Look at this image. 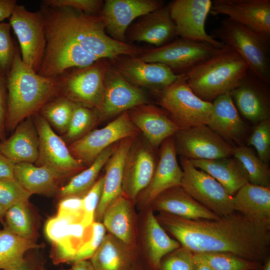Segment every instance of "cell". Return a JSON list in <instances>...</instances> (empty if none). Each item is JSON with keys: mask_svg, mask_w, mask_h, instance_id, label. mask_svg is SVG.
I'll return each instance as SVG.
<instances>
[{"mask_svg": "<svg viewBox=\"0 0 270 270\" xmlns=\"http://www.w3.org/2000/svg\"><path fill=\"white\" fill-rule=\"evenodd\" d=\"M156 218L181 246L194 254L228 252L262 264L270 257V222L236 211L216 220H188L166 212Z\"/></svg>", "mask_w": 270, "mask_h": 270, "instance_id": "cell-1", "label": "cell"}, {"mask_svg": "<svg viewBox=\"0 0 270 270\" xmlns=\"http://www.w3.org/2000/svg\"><path fill=\"white\" fill-rule=\"evenodd\" d=\"M45 24L76 42L85 52L100 59H116L122 56L134 57L140 50L106 34L98 16H92L68 7L53 8L42 4L40 9Z\"/></svg>", "mask_w": 270, "mask_h": 270, "instance_id": "cell-2", "label": "cell"}, {"mask_svg": "<svg viewBox=\"0 0 270 270\" xmlns=\"http://www.w3.org/2000/svg\"><path fill=\"white\" fill-rule=\"evenodd\" d=\"M6 132L14 130L20 122L38 113L46 102L60 96L58 76L47 78L35 72L23 62L18 47L6 76Z\"/></svg>", "mask_w": 270, "mask_h": 270, "instance_id": "cell-3", "label": "cell"}, {"mask_svg": "<svg viewBox=\"0 0 270 270\" xmlns=\"http://www.w3.org/2000/svg\"><path fill=\"white\" fill-rule=\"evenodd\" d=\"M248 70V65L239 54L225 45L186 74L185 78L197 96L212 102L217 97L237 86Z\"/></svg>", "mask_w": 270, "mask_h": 270, "instance_id": "cell-4", "label": "cell"}, {"mask_svg": "<svg viewBox=\"0 0 270 270\" xmlns=\"http://www.w3.org/2000/svg\"><path fill=\"white\" fill-rule=\"evenodd\" d=\"M212 36L236 50L250 71L270 83V39L228 18L221 22Z\"/></svg>", "mask_w": 270, "mask_h": 270, "instance_id": "cell-5", "label": "cell"}, {"mask_svg": "<svg viewBox=\"0 0 270 270\" xmlns=\"http://www.w3.org/2000/svg\"><path fill=\"white\" fill-rule=\"evenodd\" d=\"M157 92L160 104L181 128L208 125L212 110V103L202 100L194 92L185 74Z\"/></svg>", "mask_w": 270, "mask_h": 270, "instance_id": "cell-6", "label": "cell"}, {"mask_svg": "<svg viewBox=\"0 0 270 270\" xmlns=\"http://www.w3.org/2000/svg\"><path fill=\"white\" fill-rule=\"evenodd\" d=\"M46 46L38 72L43 76L56 78L69 70L86 67L100 60L86 52L76 42L46 25Z\"/></svg>", "mask_w": 270, "mask_h": 270, "instance_id": "cell-7", "label": "cell"}, {"mask_svg": "<svg viewBox=\"0 0 270 270\" xmlns=\"http://www.w3.org/2000/svg\"><path fill=\"white\" fill-rule=\"evenodd\" d=\"M100 59L82 68H72L59 76L60 92L76 104L100 109L104 92V77L108 68Z\"/></svg>", "mask_w": 270, "mask_h": 270, "instance_id": "cell-8", "label": "cell"}, {"mask_svg": "<svg viewBox=\"0 0 270 270\" xmlns=\"http://www.w3.org/2000/svg\"><path fill=\"white\" fill-rule=\"evenodd\" d=\"M9 23L18 40L23 62L38 72L46 46V25L44 14L40 10H28L23 5L16 4Z\"/></svg>", "mask_w": 270, "mask_h": 270, "instance_id": "cell-9", "label": "cell"}, {"mask_svg": "<svg viewBox=\"0 0 270 270\" xmlns=\"http://www.w3.org/2000/svg\"><path fill=\"white\" fill-rule=\"evenodd\" d=\"M220 48L201 42L180 38L148 50L138 58L148 62L162 64L178 75H184L204 62Z\"/></svg>", "mask_w": 270, "mask_h": 270, "instance_id": "cell-10", "label": "cell"}, {"mask_svg": "<svg viewBox=\"0 0 270 270\" xmlns=\"http://www.w3.org/2000/svg\"><path fill=\"white\" fill-rule=\"evenodd\" d=\"M183 176L180 186L194 200L220 216L234 212L233 196L205 172L194 167L190 160L181 157Z\"/></svg>", "mask_w": 270, "mask_h": 270, "instance_id": "cell-11", "label": "cell"}, {"mask_svg": "<svg viewBox=\"0 0 270 270\" xmlns=\"http://www.w3.org/2000/svg\"><path fill=\"white\" fill-rule=\"evenodd\" d=\"M33 118L39 139L36 165L50 168L60 178L83 169L84 164L72 156L65 141L45 118L39 112Z\"/></svg>", "mask_w": 270, "mask_h": 270, "instance_id": "cell-12", "label": "cell"}, {"mask_svg": "<svg viewBox=\"0 0 270 270\" xmlns=\"http://www.w3.org/2000/svg\"><path fill=\"white\" fill-rule=\"evenodd\" d=\"M136 127L127 112L101 128L89 132L70 144L71 154L83 164L90 165L106 148L135 134Z\"/></svg>", "mask_w": 270, "mask_h": 270, "instance_id": "cell-13", "label": "cell"}, {"mask_svg": "<svg viewBox=\"0 0 270 270\" xmlns=\"http://www.w3.org/2000/svg\"><path fill=\"white\" fill-rule=\"evenodd\" d=\"M174 135L176 154L190 160L232 156L235 148L208 125L182 128Z\"/></svg>", "mask_w": 270, "mask_h": 270, "instance_id": "cell-14", "label": "cell"}, {"mask_svg": "<svg viewBox=\"0 0 270 270\" xmlns=\"http://www.w3.org/2000/svg\"><path fill=\"white\" fill-rule=\"evenodd\" d=\"M212 5L210 0H174L168 6L174 24L176 36L181 38L208 42L216 48L225 44L209 35L205 24Z\"/></svg>", "mask_w": 270, "mask_h": 270, "instance_id": "cell-15", "label": "cell"}, {"mask_svg": "<svg viewBox=\"0 0 270 270\" xmlns=\"http://www.w3.org/2000/svg\"><path fill=\"white\" fill-rule=\"evenodd\" d=\"M210 14L227 16L270 40V0H214Z\"/></svg>", "mask_w": 270, "mask_h": 270, "instance_id": "cell-16", "label": "cell"}, {"mask_svg": "<svg viewBox=\"0 0 270 270\" xmlns=\"http://www.w3.org/2000/svg\"><path fill=\"white\" fill-rule=\"evenodd\" d=\"M269 84L248 70L240 84L230 92L238 112L246 120L258 124L270 119Z\"/></svg>", "mask_w": 270, "mask_h": 270, "instance_id": "cell-17", "label": "cell"}, {"mask_svg": "<svg viewBox=\"0 0 270 270\" xmlns=\"http://www.w3.org/2000/svg\"><path fill=\"white\" fill-rule=\"evenodd\" d=\"M164 6L158 0H106L99 16L111 38L124 42L126 30L136 18Z\"/></svg>", "mask_w": 270, "mask_h": 270, "instance_id": "cell-18", "label": "cell"}, {"mask_svg": "<svg viewBox=\"0 0 270 270\" xmlns=\"http://www.w3.org/2000/svg\"><path fill=\"white\" fill-rule=\"evenodd\" d=\"M182 176L176 158L174 140L168 138L162 142L160 160L150 182L138 196L140 205L143 208L150 206L164 191L180 186Z\"/></svg>", "mask_w": 270, "mask_h": 270, "instance_id": "cell-19", "label": "cell"}, {"mask_svg": "<svg viewBox=\"0 0 270 270\" xmlns=\"http://www.w3.org/2000/svg\"><path fill=\"white\" fill-rule=\"evenodd\" d=\"M147 102L144 92L128 82L116 68L108 66L104 92L100 111L106 116L122 113Z\"/></svg>", "mask_w": 270, "mask_h": 270, "instance_id": "cell-20", "label": "cell"}, {"mask_svg": "<svg viewBox=\"0 0 270 270\" xmlns=\"http://www.w3.org/2000/svg\"><path fill=\"white\" fill-rule=\"evenodd\" d=\"M154 154L142 144H132L124 170L122 194L136 198L150 182L156 168Z\"/></svg>", "mask_w": 270, "mask_h": 270, "instance_id": "cell-21", "label": "cell"}, {"mask_svg": "<svg viewBox=\"0 0 270 270\" xmlns=\"http://www.w3.org/2000/svg\"><path fill=\"white\" fill-rule=\"evenodd\" d=\"M116 70L130 83L161 90L183 75H178L166 66L131 57L118 62Z\"/></svg>", "mask_w": 270, "mask_h": 270, "instance_id": "cell-22", "label": "cell"}, {"mask_svg": "<svg viewBox=\"0 0 270 270\" xmlns=\"http://www.w3.org/2000/svg\"><path fill=\"white\" fill-rule=\"evenodd\" d=\"M132 144V138L120 140L105 164L102 192L94 221L100 222L106 210L122 194L124 166Z\"/></svg>", "mask_w": 270, "mask_h": 270, "instance_id": "cell-23", "label": "cell"}, {"mask_svg": "<svg viewBox=\"0 0 270 270\" xmlns=\"http://www.w3.org/2000/svg\"><path fill=\"white\" fill-rule=\"evenodd\" d=\"M150 206L152 210L188 220H216L220 217L197 202L180 186L164 191Z\"/></svg>", "mask_w": 270, "mask_h": 270, "instance_id": "cell-24", "label": "cell"}, {"mask_svg": "<svg viewBox=\"0 0 270 270\" xmlns=\"http://www.w3.org/2000/svg\"><path fill=\"white\" fill-rule=\"evenodd\" d=\"M140 18L132 28L130 38L132 40L146 42L157 48L171 42L176 36L168 6Z\"/></svg>", "mask_w": 270, "mask_h": 270, "instance_id": "cell-25", "label": "cell"}, {"mask_svg": "<svg viewBox=\"0 0 270 270\" xmlns=\"http://www.w3.org/2000/svg\"><path fill=\"white\" fill-rule=\"evenodd\" d=\"M0 150L15 164L36 162L39 139L33 116L20 122L12 135L0 142Z\"/></svg>", "mask_w": 270, "mask_h": 270, "instance_id": "cell-26", "label": "cell"}, {"mask_svg": "<svg viewBox=\"0 0 270 270\" xmlns=\"http://www.w3.org/2000/svg\"><path fill=\"white\" fill-rule=\"evenodd\" d=\"M208 126L227 142H240L246 132V126L240 116L230 92L214 99Z\"/></svg>", "mask_w": 270, "mask_h": 270, "instance_id": "cell-27", "label": "cell"}, {"mask_svg": "<svg viewBox=\"0 0 270 270\" xmlns=\"http://www.w3.org/2000/svg\"><path fill=\"white\" fill-rule=\"evenodd\" d=\"M129 116L134 126L142 132L150 145L155 148L182 129L154 107H141Z\"/></svg>", "mask_w": 270, "mask_h": 270, "instance_id": "cell-28", "label": "cell"}, {"mask_svg": "<svg viewBox=\"0 0 270 270\" xmlns=\"http://www.w3.org/2000/svg\"><path fill=\"white\" fill-rule=\"evenodd\" d=\"M190 161L194 167L205 172L220 183L232 196L248 182L242 167L234 157Z\"/></svg>", "mask_w": 270, "mask_h": 270, "instance_id": "cell-29", "label": "cell"}, {"mask_svg": "<svg viewBox=\"0 0 270 270\" xmlns=\"http://www.w3.org/2000/svg\"><path fill=\"white\" fill-rule=\"evenodd\" d=\"M234 211L253 219L270 222V187L245 184L233 196Z\"/></svg>", "mask_w": 270, "mask_h": 270, "instance_id": "cell-30", "label": "cell"}, {"mask_svg": "<svg viewBox=\"0 0 270 270\" xmlns=\"http://www.w3.org/2000/svg\"><path fill=\"white\" fill-rule=\"evenodd\" d=\"M15 179L28 192L32 194L50 195L58 189L60 178L50 168L32 163L15 164Z\"/></svg>", "mask_w": 270, "mask_h": 270, "instance_id": "cell-31", "label": "cell"}, {"mask_svg": "<svg viewBox=\"0 0 270 270\" xmlns=\"http://www.w3.org/2000/svg\"><path fill=\"white\" fill-rule=\"evenodd\" d=\"M145 220L144 241L148 258L152 267L158 270L162 260L181 245L166 234L152 208Z\"/></svg>", "mask_w": 270, "mask_h": 270, "instance_id": "cell-32", "label": "cell"}, {"mask_svg": "<svg viewBox=\"0 0 270 270\" xmlns=\"http://www.w3.org/2000/svg\"><path fill=\"white\" fill-rule=\"evenodd\" d=\"M102 220L109 234L128 246L131 244L134 220L130 199L122 194L106 210Z\"/></svg>", "mask_w": 270, "mask_h": 270, "instance_id": "cell-33", "label": "cell"}, {"mask_svg": "<svg viewBox=\"0 0 270 270\" xmlns=\"http://www.w3.org/2000/svg\"><path fill=\"white\" fill-rule=\"evenodd\" d=\"M128 245L110 234L90 258L95 270H128L132 256Z\"/></svg>", "mask_w": 270, "mask_h": 270, "instance_id": "cell-34", "label": "cell"}, {"mask_svg": "<svg viewBox=\"0 0 270 270\" xmlns=\"http://www.w3.org/2000/svg\"><path fill=\"white\" fill-rule=\"evenodd\" d=\"M36 245L31 238L20 236L4 226L0 228V270H11L24 262L26 252Z\"/></svg>", "mask_w": 270, "mask_h": 270, "instance_id": "cell-35", "label": "cell"}, {"mask_svg": "<svg viewBox=\"0 0 270 270\" xmlns=\"http://www.w3.org/2000/svg\"><path fill=\"white\" fill-rule=\"evenodd\" d=\"M117 144H112L104 150L87 168L74 176L60 190V195L63 198L80 196L86 194L97 180L98 175L114 150Z\"/></svg>", "mask_w": 270, "mask_h": 270, "instance_id": "cell-36", "label": "cell"}, {"mask_svg": "<svg viewBox=\"0 0 270 270\" xmlns=\"http://www.w3.org/2000/svg\"><path fill=\"white\" fill-rule=\"evenodd\" d=\"M232 156L242 167L248 182L270 187V169L250 147L240 146L235 147Z\"/></svg>", "mask_w": 270, "mask_h": 270, "instance_id": "cell-37", "label": "cell"}, {"mask_svg": "<svg viewBox=\"0 0 270 270\" xmlns=\"http://www.w3.org/2000/svg\"><path fill=\"white\" fill-rule=\"evenodd\" d=\"M76 103L59 96L46 102L40 114L60 134H64L68 127Z\"/></svg>", "mask_w": 270, "mask_h": 270, "instance_id": "cell-38", "label": "cell"}, {"mask_svg": "<svg viewBox=\"0 0 270 270\" xmlns=\"http://www.w3.org/2000/svg\"><path fill=\"white\" fill-rule=\"evenodd\" d=\"M194 256L214 270H260L262 265L228 252L198 253Z\"/></svg>", "mask_w": 270, "mask_h": 270, "instance_id": "cell-39", "label": "cell"}, {"mask_svg": "<svg viewBox=\"0 0 270 270\" xmlns=\"http://www.w3.org/2000/svg\"><path fill=\"white\" fill-rule=\"evenodd\" d=\"M28 201L20 202L7 210L4 215L6 226L16 234L31 238L32 225Z\"/></svg>", "mask_w": 270, "mask_h": 270, "instance_id": "cell-40", "label": "cell"}, {"mask_svg": "<svg viewBox=\"0 0 270 270\" xmlns=\"http://www.w3.org/2000/svg\"><path fill=\"white\" fill-rule=\"evenodd\" d=\"M94 114L90 108L76 104L64 140L72 142L86 134L94 120Z\"/></svg>", "mask_w": 270, "mask_h": 270, "instance_id": "cell-41", "label": "cell"}, {"mask_svg": "<svg viewBox=\"0 0 270 270\" xmlns=\"http://www.w3.org/2000/svg\"><path fill=\"white\" fill-rule=\"evenodd\" d=\"M9 22L0 23V74L6 77L12 66L18 46L10 34Z\"/></svg>", "mask_w": 270, "mask_h": 270, "instance_id": "cell-42", "label": "cell"}, {"mask_svg": "<svg viewBox=\"0 0 270 270\" xmlns=\"http://www.w3.org/2000/svg\"><path fill=\"white\" fill-rule=\"evenodd\" d=\"M247 144L248 146H254L259 158L268 164L270 160V119L257 124L248 138Z\"/></svg>", "mask_w": 270, "mask_h": 270, "instance_id": "cell-43", "label": "cell"}, {"mask_svg": "<svg viewBox=\"0 0 270 270\" xmlns=\"http://www.w3.org/2000/svg\"><path fill=\"white\" fill-rule=\"evenodd\" d=\"M32 195L16 179L0 180V205L6 212L20 202L28 200Z\"/></svg>", "mask_w": 270, "mask_h": 270, "instance_id": "cell-44", "label": "cell"}, {"mask_svg": "<svg viewBox=\"0 0 270 270\" xmlns=\"http://www.w3.org/2000/svg\"><path fill=\"white\" fill-rule=\"evenodd\" d=\"M104 185V176L100 177L82 197V215L81 222L89 227L94 222L95 214L100 204Z\"/></svg>", "mask_w": 270, "mask_h": 270, "instance_id": "cell-45", "label": "cell"}, {"mask_svg": "<svg viewBox=\"0 0 270 270\" xmlns=\"http://www.w3.org/2000/svg\"><path fill=\"white\" fill-rule=\"evenodd\" d=\"M106 230L102 223L94 221L90 226V234L74 256L72 262L90 258L96 251L105 236Z\"/></svg>", "mask_w": 270, "mask_h": 270, "instance_id": "cell-46", "label": "cell"}, {"mask_svg": "<svg viewBox=\"0 0 270 270\" xmlns=\"http://www.w3.org/2000/svg\"><path fill=\"white\" fill-rule=\"evenodd\" d=\"M194 253L181 246L166 256L160 262L159 270H194Z\"/></svg>", "mask_w": 270, "mask_h": 270, "instance_id": "cell-47", "label": "cell"}, {"mask_svg": "<svg viewBox=\"0 0 270 270\" xmlns=\"http://www.w3.org/2000/svg\"><path fill=\"white\" fill-rule=\"evenodd\" d=\"M42 4L50 7H68L88 14L96 16L103 2L100 0H44Z\"/></svg>", "mask_w": 270, "mask_h": 270, "instance_id": "cell-48", "label": "cell"}, {"mask_svg": "<svg viewBox=\"0 0 270 270\" xmlns=\"http://www.w3.org/2000/svg\"><path fill=\"white\" fill-rule=\"evenodd\" d=\"M78 220H81L56 216L47 221L45 226L46 234L54 244H58L66 236L70 224Z\"/></svg>", "mask_w": 270, "mask_h": 270, "instance_id": "cell-49", "label": "cell"}, {"mask_svg": "<svg viewBox=\"0 0 270 270\" xmlns=\"http://www.w3.org/2000/svg\"><path fill=\"white\" fill-rule=\"evenodd\" d=\"M82 197L67 196L60 202L57 216L82 220Z\"/></svg>", "mask_w": 270, "mask_h": 270, "instance_id": "cell-50", "label": "cell"}, {"mask_svg": "<svg viewBox=\"0 0 270 270\" xmlns=\"http://www.w3.org/2000/svg\"><path fill=\"white\" fill-rule=\"evenodd\" d=\"M8 107L6 77L0 74V142L6 138V120Z\"/></svg>", "mask_w": 270, "mask_h": 270, "instance_id": "cell-51", "label": "cell"}, {"mask_svg": "<svg viewBox=\"0 0 270 270\" xmlns=\"http://www.w3.org/2000/svg\"><path fill=\"white\" fill-rule=\"evenodd\" d=\"M15 163L4 156L0 150V180L15 179Z\"/></svg>", "mask_w": 270, "mask_h": 270, "instance_id": "cell-52", "label": "cell"}, {"mask_svg": "<svg viewBox=\"0 0 270 270\" xmlns=\"http://www.w3.org/2000/svg\"><path fill=\"white\" fill-rule=\"evenodd\" d=\"M16 0H0V23L10 18L17 4Z\"/></svg>", "mask_w": 270, "mask_h": 270, "instance_id": "cell-53", "label": "cell"}, {"mask_svg": "<svg viewBox=\"0 0 270 270\" xmlns=\"http://www.w3.org/2000/svg\"><path fill=\"white\" fill-rule=\"evenodd\" d=\"M72 270H95L91 262L88 260H81L72 263Z\"/></svg>", "mask_w": 270, "mask_h": 270, "instance_id": "cell-54", "label": "cell"}, {"mask_svg": "<svg viewBox=\"0 0 270 270\" xmlns=\"http://www.w3.org/2000/svg\"><path fill=\"white\" fill-rule=\"evenodd\" d=\"M194 270H214L204 262L196 258L194 256Z\"/></svg>", "mask_w": 270, "mask_h": 270, "instance_id": "cell-55", "label": "cell"}, {"mask_svg": "<svg viewBox=\"0 0 270 270\" xmlns=\"http://www.w3.org/2000/svg\"><path fill=\"white\" fill-rule=\"evenodd\" d=\"M11 270H34L32 265L28 262L26 260L22 264V266L14 269Z\"/></svg>", "mask_w": 270, "mask_h": 270, "instance_id": "cell-56", "label": "cell"}, {"mask_svg": "<svg viewBox=\"0 0 270 270\" xmlns=\"http://www.w3.org/2000/svg\"><path fill=\"white\" fill-rule=\"evenodd\" d=\"M260 270H270V256L262 264Z\"/></svg>", "mask_w": 270, "mask_h": 270, "instance_id": "cell-57", "label": "cell"}, {"mask_svg": "<svg viewBox=\"0 0 270 270\" xmlns=\"http://www.w3.org/2000/svg\"><path fill=\"white\" fill-rule=\"evenodd\" d=\"M5 213H6L5 210L0 205V221L2 222H4V218Z\"/></svg>", "mask_w": 270, "mask_h": 270, "instance_id": "cell-58", "label": "cell"}, {"mask_svg": "<svg viewBox=\"0 0 270 270\" xmlns=\"http://www.w3.org/2000/svg\"><path fill=\"white\" fill-rule=\"evenodd\" d=\"M38 270H45V269L43 267L40 266ZM72 270V269L70 268V269H68V270Z\"/></svg>", "mask_w": 270, "mask_h": 270, "instance_id": "cell-59", "label": "cell"}]
</instances>
